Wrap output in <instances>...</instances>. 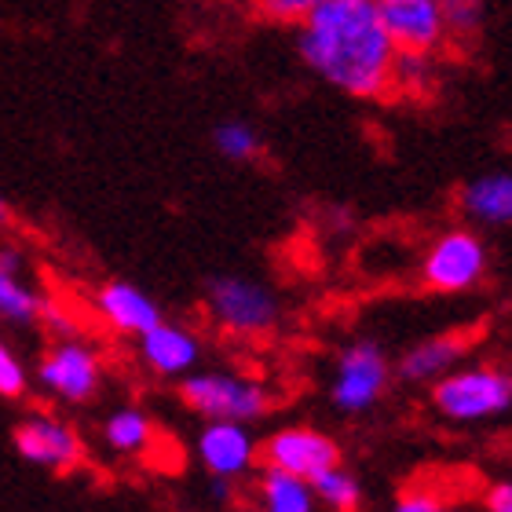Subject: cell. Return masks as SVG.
<instances>
[{
  "label": "cell",
  "mask_w": 512,
  "mask_h": 512,
  "mask_svg": "<svg viewBox=\"0 0 512 512\" xmlns=\"http://www.w3.org/2000/svg\"><path fill=\"white\" fill-rule=\"evenodd\" d=\"M297 52L311 74L355 99L392 96L395 44L377 0H326L297 22Z\"/></svg>",
  "instance_id": "obj_1"
},
{
  "label": "cell",
  "mask_w": 512,
  "mask_h": 512,
  "mask_svg": "<svg viewBox=\"0 0 512 512\" xmlns=\"http://www.w3.org/2000/svg\"><path fill=\"white\" fill-rule=\"evenodd\" d=\"M107 352L85 333H59L37 359V388L59 406L96 403L107 388Z\"/></svg>",
  "instance_id": "obj_2"
},
{
  "label": "cell",
  "mask_w": 512,
  "mask_h": 512,
  "mask_svg": "<svg viewBox=\"0 0 512 512\" xmlns=\"http://www.w3.org/2000/svg\"><path fill=\"white\" fill-rule=\"evenodd\" d=\"M180 403L202 421H242L253 425L271 414L275 395L264 381L235 370H191L180 377Z\"/></svg>",
  "instance_id": "obj_3"
},
{
  "label": "cell",
  "mask_w": 512,
  "mask_h": 512,
  "mask_svg": "<svg viewBox=\"0 0 512 512\" xmlns=\"http://www.w3.org/2000/svg\"><path fill=\"white\" fill-rule=\"evenodd\" d=\"M205 315L227 337H264L282 319V300L260 278L216 275L205 286Z\"/></svg>",
  "instance_id": "obj_4"
},
{
  "label": "cell",
  "mask_w": 512,
  "mask_h": 512,
  "mask_svg": "<svg viewBox=\"0 0 512 512\" xmlns=\"http://www.w3.org/2000/svg\"><path fill=\"white\" fill-rule=\"evenodd\" d=\"M432 406L454 425H476L512 410V374L498 366L450 370L432 381Z\"/></svg>",
  "instance_id": "obj_5"
},
{
  "label": "cell",
  "mask_w": 512,
  "mask_h": 512,
  "mask_svg": "<svg viewBox=\"0 0 512 512\" xmlns=\"http://www.w3.org/2000/svg\"><path fill=\"white\" fill-rule=\"evenodd\" d=\"M15 450L30 465L48 472H74L88 458L81 428L52 406H33L30 414L15 425Z\"/></svg>",
  "instance_id": "obj_6"
},
{
  "label": "cell",
  "mask_w": 512,
  "mask_h": 512,
  "mask_svg": "<svg viewBox=\"0 0 512 512\" xmlns=\"http://www.w3.org/2000/svg\"><path fill=\"white\" fill-rule=\"evenodd\" d=\"M392 366L384 359V348L377 341H355L337 355L330 381V403L341 414H366L381 403L388 388Z\"/></svg>",
  "instance_id": "obj_7"
},
{
  "label": "cell",
  "mask_w": 512,
  "mask_h": 512,
  "mask_svg": "<svg viewBox=\"0 0 512 512\" xmlns=\"http://www.w3.org/2000/svg\"><path fill=\"white\" fill-rule=\"evenodd\" d=\"M487 275V246L472 231H447L432 242L421 278L432 293H465L476 289Z\"/></svg>",
  "instance_id": "obj_8"
},
{
  "label": "cell",
  "mask_w": 512,
  "mask_h": 512,
  "mask_svg": "<svg viewBox=\"0 0 512 512\" xmlns=\"http://www.w3.org/2000/svg\"><path fill=\"white\" fill-rule=\"evenodd\" d=\"M194 454L213 480L238 483L260 465V439L242 421H202L194 436Z\"/></svg>",
  "instance_id": "obj_9"
},
{
  "label": "cell",
  "mask_w": 512,
  "mask_h": 512,
  "mask_svg": "<svg viewBox=\"0 0 512 512\" xmlns=\"http://www.w3.org/2000/svg\"><path fill=\"white\" fill-rule=\"evenodd\" d=\"M260 465L311 483L319 472L341 465V447H337V439H330L319 428L286 425L260 443Z\"/></svg>",
  "instance_id": "obj_10"
},
{
  "label": "cell",
  "mask_w": 512,
  "mask_h": 512,
  "mask_svg": "<svg viewBox=\"0 0 512 512\" xmlns=\"http://www.w3.org/2000/svg\"><path fill=\"white\" fill-rule=\"evenodd\" d=\"M132 352H136V363L143 366L147 377L180 381V377H187L202 363V337H198L191 326L161 319L158 326H150L147 333H139L136 344H132Z\"/></svg>",
  "instance_id": "obj_11"
},
{
  "label": "cell",
  "mask_w": 512,
  "mask_h": 512,
  "mask_svg": "<svg viewBox=\"0 0 512 512\" xmlns=\"http://www.w3.org/2000/svg\"><path fill=\"white\" fill-rule=\"evenodd\" d=\"M395 52H432L447 44V26L436 0H377Z\"/></svg>",
  "instance_id": "obj_12"
},
{
  "label": "cell",
  "mask_w": 512,
  "mask_h": 512,
  "mask_svg": "<svg viewBox=\"0 0 512 512\" xmlns=\"http://www.w3.org/2000/svg\"><path fill=\"white\" fill-rule=\"evenodd\" d=\"M92 315H96L103 326H107L114 337H132L136 341L139 333H147L150 326H158L165 315H161L158 300L147 297L139 286L132 282H103V286L92 293Z\"/></svg>",
  "instance_id": "obj_13"
},
{
  "label": "cell",
  "mask_w": 512,
  "mask_h": 512,
  "mask_svg": "<svg viewBox=\"0 0 512 512\" xmlns=\"http://www.w3.org/2000/svg\"><path fill=\"white\" fill-rule=\"evenodd\" d=\"M55 311L48 304L41 289H33L30 275H26V260L19 249H0V322L4 326H41L52 319Z\"/></svg>",
  "instance_id": "obj_14"
},
{
  "label": "cell",
  "mask_w": 512,
  "mask_h": 512,
  "mask_svg": "<svg viewBox=\"0 0 512 512\" xmlns=\"http://www.w3.org/2000/svg\"><path fill=\"white\" fill-rule=\"evenodd\" d=\"M158 436V425L143 406H114L99 425V443L114 458H147L158 447Z\"/></svg>",
  "instance_id": "obj_15"
},
{
  "label": "cell",
  "mask_w": 512,
  "mask_h": 512,
  "mask_svg": "<svg viewBox=\"0 0 512 512\" xmlns=\"http://www.w3.org/2000/svg\"><path fill=\"white\" fill-rule=\"evenodd\" d=\"M461 209L476 224H512V172H487V176L469 180L461 191Z\"/></svg>",
  "instance_id": "obj_16"
},
{
  "label": "cell",
  "mask_w": 512,
  "mask_h": 512,
  "mask_svg": "<svg viewBox=\"0 0 512 512\" xmlns=\"http://www.w3.org/2000/svg\"><path fill=\"white\" fill-rule=\"evenodd\" d=\"M253 498L260 512H319V498H315L308 480L267 469V465L256 469Z\"/></svg>",
  "instance_id": "obj_17"
},
{
  "label": "cell",
  "mask_w": 512,
  "mask_h": 512,
  "mask_svg": "<svg viewBox=\"0 0 512 512\" xmlns=\"http://www.w3.org/2000/svg\"><path fill=\"white\" fill-rule=\"evenodd\" d=\"M465 337H432V341L414 344L410 352L399 359V377L410 384H432L443 374H450L465 355Z\"/></svg>",
  "instance_id": "obj_18"
},
{
  "label": "cell",
  "mask_w": 512,
  "mask_h": 512,
  "mask_svg": "<svg viewBox=\"0 0 512 512\" xmlns=\"http://www.w3.org/2000/svg\"><path fill=\"white\" fill-rule=\"evenodd\" d=\"M436 85V55L432 52H395L392 92L403 96H428Z\"/></svg>",
  "instance_id": "obj_19"
},
{
  "label": "cell",
  "mask_w": 512,
  "mask_h": 512,
  "mask_svg": "<svg viewBox=\"0 0 512 512\" xmlns=\"http://www.w3.org/2000/svg\"><path fill=\"white\" fill-rule=\"evenodd\" d=\"M311 491H315L319 505H326L333 512H355L359 502H363V487H359V480L344 465H333V469L319 472L311 480Z\"/></svg>",
  "instance_id": "obj_20"
},
{
  "label": "cell",
  "mask_w": 512,
  "mask_h": 512,
  "mask_svg": "<svg viewBox=\"0 0 512 512\" xmlns=\"http://www.w3.org/2000/svg\"><path fill=\"white\" fill-rule=\"evenodd\" d=\"M213 147L224 154L227 161H253L260 154V132L249 121H224L213 132Z\"/></svg>",
  "instance_id": "obj_21"
},
{
  "label": "cell",
  "mask_w": 512,
  "mask_h": 512,
  "mask_svg": "<svg viewBox=\"0 0 512 512\" xmlns=\"http://www.w3.org/2000/svg\"><path fill=\"white\" fill-rule=\"evenodd\" d=\"M443 26H447V44L472 41L483 26V0H436Z\"/></svg>",
  "instance_id": "obj_22"
},
{
  "label": "cell",
  "mask_w": 512,
  "mask_h": 512,
  "mask_svg": "<svg viewBox=\"0 0 512 512\" xmlns=\"http://www.w3.org/2000/svg\"><path fill=\"white\" fill-rule=\"evenodd\" d=\"M33 374L26 370V363L19 359V352L0 337V399H26L30 395Z\"/></svg>",
  "instance_id": "obj_23"
},
{
  "label": "cell",
  "mask_w": 512,
  "mask_h": 512,
  "mask_svg": "<svg viewBox=\"0 0 512 512\" xmlns=\"http://www.w3.org/2000/svg\"><path fill=\"white\" fill-rule=\"evenodd\" d=\"M326 4V0H249V8L267 22H278V26H297L304 15Z\"/></svg>",
  "instance_id": "obj_24"
},
{
  "label": "cell",
  "mask_w": 512,
  "mask_h": 512,
  "mask_svg": "<svg viewBox=\"0 0 512 512\" xmlns=\"http://www.w3.org/2000/svg\"><path fill=\"white\" fill-rule=\"evenodd\" d=\"M487 512H512V480L491 487V494H487Z\"/></svg>",
  "instance_id": "obj_25"
},
{
  "label": "cell",
  "mask_w": 512,
  "mask_h": 512,
  "mask_svg": "<svg viewBox=\"0 0 512 512\" xmlns=\"http://www.w3.org/2000/svg\"><path fill=\"white\" fill-rule=\"evenodd\" d=\"M432 505L436 502H432L428 494H410V498H403L392 512H432Z\"/></svg>",
  "instance_id": "obj_26"
},
{
  "label": "cell",
  "mask_w": 512,
  "mask_h": 512,
  "mask_svg": "<svg viewBox=\"0 0 512 512\" xmlns=\"http://www.w3.org/2000/svg\"><path fill=\"white\" fill-rule=\"evenodd\" d=\"M4 224H11V205H8V198L0 194V227Z\"/></svg>",
  "instance_id": "obj_27"
},
{
  "label": "cell",
  "mask_w": 512,
  "mask_h": 512,
  "mask_svg": "<svg viewBox=\"0 0 512 512\" xmlns=\"http://www.w3.org/2000/svg\"><path fill=\"white\" fill-rule=\"evenodd\" d=\"M432 512H465V509H443V505H432Z\"/></svg>",
  "instance_id": "obj_28"
}]
</instances>
